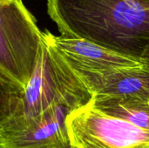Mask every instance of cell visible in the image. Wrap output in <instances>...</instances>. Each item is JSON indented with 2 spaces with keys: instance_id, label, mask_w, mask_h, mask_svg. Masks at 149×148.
Segmentation results:
<instances>
[{
  "instance_id": "obj_1",
  "label": "cell",
  "mask_w": 149,
  "mask_h": 148,
  "mask_svg": "<svg viewBox=\"0 0 149 148\" xmlns=\"http://www.w3.org/2000/svg\"><path fill=\"white\" fill-rule=\"evenodd\" d=\"M60 35L140 61L149 46V0H46Z\"/></svg>"
},
{
  "instance_id": "obj_2",
  "label": "cell",
  "mask_w": 149,
  "mask_h": 148,
  "mask_svg": "<svg viewBox=\"0 0 149 148\" xmlns=\"http://www.w3.org/2000/svg\"><path fill=\"white\" fill-rule=\"evenodd\" d=\"M92 99V93L78 75L43 39L36 67L24 87L17 113L2 129L32 120L55 106L72 111Z\"/></svg>"
},
{
  "instance_id": "obj_3",
  "label": "cell",
  "mask_w": 149,
  "mask_h": 148,
  "mask_svg": "<svg viewBox=\"0 0 149 148\" xmlns=\"http://www.w3.org/2000/svg\"><path fill=\"white\" fill-rule=\"evenodd\" d=\"M42 44V31L22 0H0V70L24 88Z\"/></svg>"
},
{
  "instance_id": "obj_4",
  "label": "cell",
  "mask_w": 149,
  "mask_h": 148,
  "mask_svg": "<svg viewBox=\"0 0 149 148\" xmlns=\"http://www.w3.org/2000/svg\"><path fill=\"white\" fill-rule=\"evenodd\" d=\"M65 126L70 148H149V131L109 116L91 102L72 110Z\"/></svg>"
},
{
  "instance_id": "obj_5",
  "label": "cell",
  "mask_w": 149,
  "mask_h": 148,
  "mask_svg": "<svg viewBox=\"0 0 149 148\" xmlns=\"http://www.w3.org/2000/svg\"><path fill=\"white\" fill-rule=\"evenodd\" d=\"M42 38L60 55L78 77L87 74H104L141 65L136 59L84 39L56 36L48 31H42Z\"/></svg>"
},
{
  "instance_id": "obj_6",
  "label": "cell",
  "mask_w": 149,
  "mask_h": 148,
  "mask_svg": "<svg viewBox=\"0 0 149 148\" xmlns=\"http://www.w3.org/2000/svg\"><path fill=\"white\" fill-rule=\"evenodd\" d=\"M72 112L55 106L28 122L0 131V148H66L69 140L65 126Z\"/></svg>"
},
{
  "instance_id": "obj_7",
  "label": "cell",
  "mask_w": 149,
  "mask_h": 148,
  "mask_svg": "<svg viewBox=\"0 0 149 148\" xmlns=\"http://www.w3.org/2000/svg\"><path fill=\"white\" fill-rule=\"evenodd\" d=\"M79 78L93 97H116L149 102V67L142 64L104 74H87Z\"/></svg>"
},
{
  "instance_id": "obj_8",
  "label": "cell",
  "mask_w": 149,
  "mask_h": 148,
  "mask_svg": "<svg viewBox=\"0 0 149 148\" xmlns=\"http://www.w3.org/2000/svg\"><path fill=\"white\" fill-rule=\"evenodd\" d=\"M91 104L97 110L149 131V102L116 97L93 96Z\"/></svg>"
},
{
  "instance_id": "obj_9",
  "label": "cell",
  "mask_w": 149,
  "mask_h": 148,
  "mask_svg": "<svg viewBox=\"0 0 149 148\" xmlns=\"http://www.w3.org/2000/svg\"><path fill=\"white\" fill-rule=\"evenodd\" d=\"M24 88L0 70V130L13 118Z\"/></svg>"
},
{
  "instance_id": "obj_10",
  "label": "cell",
  "mask_w": 149,
  "mask_h": 148,
  "mask_svg": "<svg viewBox=\"0 0 149 148\" xmlns=\"http://www.w3.org/2000/svg\"><path fill=\"white\" fill-rule=\"evenodd\" d=\"M140 62L142 65H144L149 67V46L146 49V51H144V53L142 54V56H141V58L140 59Z\"/></svg>"
},
{
  "instance_id": "obj_11",
  "label": "cell",
  "mask_w": 149,
  "mask_h": 148,
  "mask_svg": "<svg viewBox=\"0 0 149 148\" xmlns=\"http://www.w3.org/2000/svg\"><path fill=\"white\" fill-rule=\"evenodd\" d=\"M66 148H70V147H66Z\"/></svg>"
}]
</instances>
